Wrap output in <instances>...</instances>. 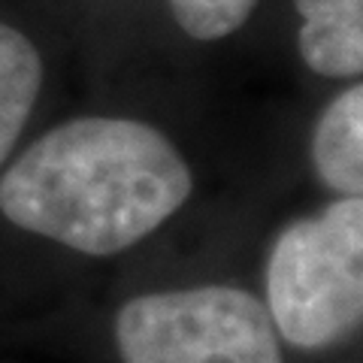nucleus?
I'll use <instances>...</instances> for the list:
<instances>
[{
    "label": "nucleus",
    "mask_w": 363,
    "mask_h": 363,
    "mask_svg": "<svg viewBox=\"0 0 363 363\" xmlns=\"http://www.w3.org/2000/svg\"><path fill=\"white\" fill-rule=\"evenodd\" d=\"M191 188L188 161L152 124L85 116L16 157L0 179V212L28 233L109 257L155 233Z\"/></svg>",
    "instance_id": "1"
},
{
    "label": "nucleus",
    "mask_w": 363,
    "mask_h": 363,
    "mask_svg": "<svg viewBox=\"0 0 363 363\" xmlns=\"http://www.w3.org/2000/svg\"><path fill=\"white\" fill-rule=\"evenodd\" d=\"M267 312L306 351L342 342L363 318V197H339L294 221L267 264Z\"/></svg>",
    "instance_id": "2"
},
{
    "label": "nucleus",
    "mask_w": 363,
    "mask_h": 363,
    "mask_svg": "<svg viewBox=\"0 0 363 363\" xmlns=\"http://www.w3.org/2000/svg\"><path fill=\"white\" fill-rule=\"evenodd\" d=\"M116 342L124 363H285L267 306L230 285L133 297Z\"/></svg>",
    "instance_id": "3"
},
{
    "label": "nucleus",
    "mask_w": 363,
    "mask_h": 363,
    "mask_svg": "<svg viewBox=\"0 0 363 363\" xmlns=\"http://www.w3.org/2000/svg\"><path fill=\"white\" fill-rule=\"evenodd\" d=\"M303 18L300 55L315 73L357 79L363 73V0H294Z\"/></svg>",
    "instance_id": "4"
},
{
    "label": "nucleus",
    "mask_w": 363,
    "mask_h": 363,
    "mask_svg": "<svg viewBox=\"0 0 363 363\" xmlns=\"http://www.w3.org/2000/svg\"><path fill=\"white\" fill-rule=\"evenodd\" d=\"M318 179L342 197L363 191V88L351 85L321 112L312 133Z\"/></svg>",
    "instance_id": "5"
},
{
    "label": "nucleus",
    "mask_w": 363,
    "mask_h": 363,
    "mask_svg": "<svg viewBox=\"0 0 363 363\" xmlns=\"http://www.w3.org/2000/svg\"><path fill=\"white\" fill-rule=\"evenodd\" d=\"M43 88V58L18 28L0 21V164L18 143Z\"/></svg>",
    "instance_id": "6"
},
{
    "label": "nucleus",
    "mask_w": 363,
    "mask_h": 363,
    "mask_svg": "<svg viewBox=\"0 0 363 363\" xmlns=\"http://www.w3.org/2000/svg\"><path fill=\"white\" fill-rule=\"evenodd\" d=\"M176 25L194 40H224L255 13L257 0H167Z\"/></svg>",
    "instance_id": "7"
}]
</instances>
